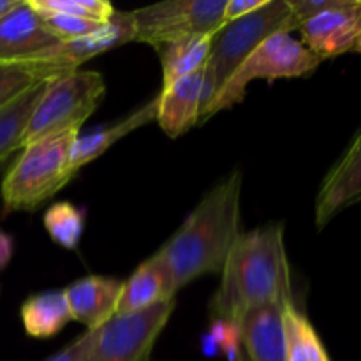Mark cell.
<instances>
[{
	"mask_svg": "<svg viewBox=\"0 0 361 361\" xmlns=\"http://www.w3.org/2000/svg\"><path fill=\"white\" fill-rule=\"evenodd\" d=\"M92 341V330H87L83 335H78L69 345H66L63 349H60L56 355L49 356L44 361H83L85 353H87L88 345Z\"/></svg>",
	"mask_w": 361,
	"mask_h": 361,
	"instance_id": "obj_27",
	"label": "cell"
},
{
	"mask_svg": "<svg viewBox=\"0 0 361 361\" xmlns=\"http://www.w3.org/2000/svg\"><path fill=\"white\" fill-rule=\"evenodd\" d=\"M176 309V298L152 309L113 316L97 330L83 361H150L152 351Z\"/></svg>",
	"mask_w": 361,
	"mask_h": 361,
	"instance_id": "obj_8",
	"label": "cell"
},
{
	"mask_svg": "<svg viewBox=\"0 0 361 361\" xmlns=\"http://www.w3.org/2000/svg\"><path fill=\"white\" fill-rule=\"evenodd\" d=\"M56 42L44 18L27 0L0 18V63H25Z\"/></svg>",
	"mask_w": 361,
	"mask_h": 361,
	"instance_id": "obj_11",
	"label": "cell"
},
{
	"mask_svg": "<svg viewBox=\"0 0 361 361\" xmlns=\"http://www.w3.org/2000/svg\"><path fill=\"white\" fill-rule=\"evenodd\" d=\"M20 0H0V18L9 13Z\"/></svg>",
	"mask_w": 361,
	"mask_h": 361,
	"instance_id": "obj_30",
	"label": "cell"
},
{
	"mask_svg": "<svg viewBox=\"0 0 361 361\" xmlns=\"http://www.w3.org/2000/svg\"><path fill=\"white\" fill-rule=\"evenodd\" d=\"M104 94V76L97 71L78 69L48 80L25 129L23 147L42 137L80 130Z\"/></svg>",
	"mask_w": 361,
	"mask_h": 361,
	"instance_id": "obj_5",
	"label": "cell"
},
{
	"mask_svg": "<svg viewBox=\"0 0 361 361\" xmlns=\"http://www.w3.org/2000/svg\"><path fill=\"white\" fill-rule=\"evenodd\" d=\"M49 32L55 35L56 41H73V39L83 37L97 30L102 23L87 18L67 16V14H51V16H42Z\"/></svg>",
	"mask_w": 361,
	"mask_h": 361,
	"instance_id": "obj_25",
	"label": "cell"
},
{
	"mask_svg": "<svg viewBox=\"0 0 361 361\" xmlns=\"http://www.w3.org/2000/svg\"><path fill=\"white\" fill-rule=\"evenodd\" d=\"M157 109L159 95H155L147 104L137 108L136 111H133L120 122L104 127V129L94 130L90 134H85V136H78V140L74 141L73 154H71V173L76 175L81 168L101 157L106 150H109L113 145L118 143L122 137L129 136L130 133L141 129L143 126L150 123L152 120L157 118Z\"/></svg>",
	"mask_w": 361,
	"mask_h": 361,
	"instance_id": "obj_17",
	"label": "cell"
},
{
	"mask_svg": "<svg viewBox=\"0 0 361 361\" xmlns=\"http://www.w3.org/2000/svg\"><path fill=\"white\" fill-rule=\"evenodd\" d=\"M226 0H169L130 11L134 42L154 48L196 35H214L224 25Z\"/></svg>",
	"mask_w": 361,
	"mask_h": 361,
	"instance_id": "obj_7",
	"label": "cell"
},
{
	"mask_svg": "<svg viewBox=\"0 0 361 361\" xmlns=\"http://www.w3.org/2000/svg\"><path fill=\"white\" fill-rule=\"evenodd\" d=\"M42 224L53 243L66 250H76L85 235L87 214L85 208L69 201H56L44 212Z\"/></svg>",
	"mask_w": 361,
	"mask_h": 361,
	"instance_id": "obj_22",
	"label": "cell"
},
{
	"mask_svg": "<svg viewBox=\"0 0 361 361\" xmlns=\"http://www.w3.org/2000/svg\"><path fill=\"white\" fill-rule=\"evenodd\" d=\"M293 30H296V25L288 0H268L256 13L222 25L212 35L210 53L204 66L207 109L228 83L229 78L235 74V71L242 66L243 60L264 39L274 34H282V32L291 34Z\"/></svg>",
	"mask_w": 361,
	"mask_h": 361,
	"instance_id": "obj_4",
	"label": "cell"
},
{
	"mask_svg": "<svg viewBox=\"0 0 361 361\" xmlns=\"http://www.w3.org/2000/svg\"><path fill=\"white\" fill-rule=\"evenodd\" d=\"M80 130L28 143L2 182L4 212H34L59 194L73 178L71 154Z\"/></svg>",
	"mask_w": 361,
	"mask_h": 361,
	"instance_id": "obj_3",
	"label": "cell"
},
{
	"mask_svg": "<svg viewBox=\"0 0 361 361\" xmlns=\"http://www.w3.org/2000/svg\"><path fill=\"white\" fill-rule=\"evenodd\" d=\"M150 361H152V360H150Z\"/></svg>",
	"mask_w": 361,
	"mask_h": 361,
	"instance_id": "obj_32",
	"label": "cell"
},
{
	"mask_svg": "<svg viewBox=\"0 0 361 361\" xmlns=\"http://www.w3.org/2000/svg\"><path fill=\"white\" fill-rule=\"evenodd\" d=\"M293 302L284 224L275 222L240 233L221 270V284L208 303L210 319L238 324L256 307Z\"/></svg>",
	"mask_w": 361,
	"mask_h": 361,
	"instance_id": "obj_1",
	"label": "cell"
},
{
	"mask_svg": "<svg viewBox=\"0 0 361 361\" xmlns=\"http://www.w3.org/2000/svg\"><path fill=\"white\" fill-rule=\"evenodd\" d=\"M28 6L41 16L67 14V16L87 18L106 23L116 13L115 7L106 0H27Z\"/></svg>",
	"mask_w": 361,
	"mask_h": 361,
	"instance_id": "obj_23",
	"label": "cell"
},
{
	"mask_svg": "<svg viewBox=\"0 0 361 361\" xmlns=\"http://www.w3.org/2000/svg\"><path fill=\"white\" fill-rule=\"evenodd\" d=\"M284 307L267 303L240 319L242 361H286Z\"/></svg>",
	"mask_w": 361,
	"mask_h": 361,
	"instance_id": "obj_15",
	"label": "cell"
},
{
	"mask_svg": "<svg viewBox=\"0 0 361 361\" xmlns=\"http://www.w3.org/2000/svg\"><path fill=\"white\" fill-rule=\"evenodd\" d=\"M353 51H358V53H361V28H360V34H358V37H356V42H355V49H353Z\"/></svg>",
	"mask_w": 361,
	"mask_h": 361,
	"instance_id": "obj_31",
	"label": "cell"
},
{
	"mask_svg": "<svg viewBox=\"0 0 361 361\" xmlns=\"http://www.w3.org/2000/svg\"><path fill=\"white\" fill-rule=\"evenodd\" d=\"M323 60L317 59L302 41L291 34H274L264 39L235 71L224 85L210 108L204 113L201 123L217 113L226 111L245 99L247 87L254 80L274 81L279 78H302L312 74Z\"/></svg>",
	"mask_w": 361,
	"mask_h": 361,
	"instance_id": "obj_6",
	"label": "cell"
},
{
	"mask_svg": "<svg viewBox=\"0 0 361 361\" xmlns=\"http://www.w3.org/2000/svg\"><path fill=\"white\" fill-rule=\"evenodd\" d=\"M37 83L41 81L28 67L21 63H0V109Z\"/></svg>",
	"mask_w": 361,
	"mask_h": 361,
	"instance_id": "obj_24",
	"label": "cell"
},
{
	"mask_svg": "<svg viewBox=\"0 0 361 361\" xmlns=\"http://www.w3.org/2000/svg\"><path fill=\"white\" fill-rule=\"evenodd\" d=\"M212 35H196L171 44L157 46L162 66V90L182 78L204 69L210 53Z\"/></svg>",
	"mask_w": 361,
	"mask_h": 361,
	"instance_id": "obj_19",
	"label": "cell"
},
{
	"mask_svg": "<svg viewBox=\"0 0 361 361\" xmlns=\"http://www.w3.org/2000/svg\"><path fill=\"white\" fill-rule=\"evenodd\" d=\"M23 330L32 338H51L73 321L63 289L35 293L20 307Z\"/></svg>",
	"mask_w": 361,
	"mask_h": 361,
	"instance_id": "obj_18",
	"label": "cell"
},
{
	"mask_svg": "<svg viewBox=\"0 0 361 361\" xmlns=\"http://www.w3.org/2000/svg\"><path fill=\"white\" fill-rule=\"evenodd\" d=\"M361 201V130L351 147L321 182L316 197V226L323 229L345 208Z\"/></svg>",
	"mask_w": 361,
	"mask_h": 361,
	"instance_id": "obj_12",
	"label": "cell"
},
{
	"mask_svg": "<svg viewBox=\"0 0 361 361\" xmlns=\"http://www.w3.org/2000/svg\"><path fill=\"white\" fill-rule=\"evenodd\" d=\"M204 69L182 78L159 94L157 123L169 137H180L192 127L201 126L207 111Z\"/></svg>",
	"mask_w": 361,
	"mask_h": 361,
	"instance_id": "obj_13",
	"label": "cell"
},
{
	"mask_svg": "<svg viewBox=\"0 0 361 361\" xmlns=\"http://www.w3.org/2000/svg\"><path fill=\"white\" fill-rule=\"evenodd\" d=\"M268 0H226V9H224V23L238 18L252 14L259 11L261 7L267 4Z\"/></svg>",
	"mask_w": 361,
	"mask_h": 361,
	"instance_id": "obj_28",
	"label": "cell"
},
{
	"mask_svg": "<svg viewBox=\"0 0 361 361\" xmlns=\"http://www.w3.org/2000/svg\"><path fill=\"white\" fill-rule=\"evenodd\" d=\"M242 171L235 169L215 183L175 235L157 250L171 270L176 288L207 274H221L240 236Z\"/></svg>",
	"mask_w": 361,
	"mask_h": 361,
	"instance_id": "obj_2",
	"label": "cell"
},
{
	"mask_svg": "<svg viewBox=\"0 0 361 361\" xmlns=\"http://www.w3.org/2000/svg\"><path fill=\"white\" fill-rule=\"evenodd\" d=\"M361 28V2L349 0L335 9L316 14L298 27L302 42L317 59H337L355 49Z\"/></svg>",
	"mask_w": 361,
	"mask_h": 361,
	"instance_id": "obj_10",
	"label": "cell"
},
{
	"mask_svg": "<svg viewBox=\"0 0 361 361\" xmlns=\"http://www.w3.org/2000/svg\"><path fill=\"white\" fill-rule=\"evenodd\" d=\"M127 42H134L133 16L130 11H116L111 20L102 23L92 34L73 41L56 42L21 66L28 67L39 81H48L81 69V66L94 56L111 51Z\"/></svg>",
	"mask_w": 361,
	"mask_h": 361,
	"instance_id": "obj_9",
	"label": "cell"
},
{
	"mask_svg": "<svg viewBox=\"0 0 361 361\" xmlns=\"http://www.w3.org/2000/svg\"><path fill=\"white\" fill-rule=\"evenodd\" d=\"M178 288L175 284L168 263L159 252L145 259L127 281L116 303V316L143 312L155 305L176 298Z\"/></svg>",
	"mask_w": 361,
	"mask_h": 361,
	"instance_id": "obj_14",
	"label": "cell"
},
{
	"mask_svg": "<svg viewBox=\"0 0 361 361\" xmlns=\"http://www.w3.org/2000/svg\"><path fill=\"white\" fill-rule=\"evenodd\" d=\"M123 281L106 275H88L78 279L63 289L73 321L85 324L87 330H97L116 316V303Z\"/></svg>",
	"mask_w": 361,
	"mask_h": 361,
	"instance_id": "obj_16",
	"label": "cell"
},
{
	"mask_svg": "<svg viewBox=\"0 0 361 361\" xmlns=\"http://www.w3.org/2000/svg\"><path fill=\"white\" fill-rule=\"evenodd\" d=\"M348 2L349 0H288L289 7H291L293 20H295L296 25V30H298V27L303 21L310 20L316 14L335 9V7H341Z\"/></svg>",
	"mask_w": 361,
	"mask_h": 361,
	"instance_id": "obj_26",
	"label": "cell"
},
{
	"mask_svg": "<svg viewBox=\"0 0 361 361\" xmlns=\"http://www.w3.org/2000/svg\"><path fill=\"white\" fill-rule=\"evenodd\" d=\"M44 83L34 85L14 99L11 104L0 109V164L16 150L23 148V136L35 104L44 92Z\"/></svg>",
	"mask_w": 361,
	"mask_h": 361,
	"instance_id": "obj_21",
	"label": "cell"
},
{
	"mask_svg": "<svg viewBox=\"0 0 361 361\" xmlns=\"http://www.w3.org/2000/svg\"><path fill=\"white\" fill-rule=\"evenodd\" d=\"M14 254V240L9 233L0 229V271L6 270Z\"/></svg>",
	"mask_w": 361,
	"mask_h": 361,
	"instance_id": "obj_29",
	"label": "cell"
},
{
	"mask_svg": "<svg viewBox=\"0 0 361 361\" xmlns=\"http://www.w3.org/2000/svg\"><path fill=\"white\" fill-rule=\"evenodd\" d=\"M284 330L286 361H331L314 324L295 302L284 307Z\"/></svg>",
	"mask_w": 361,
	"mask_h": 361,
	"instance_id": "obj_20",
	"label": "cell"
}]
</instances>
